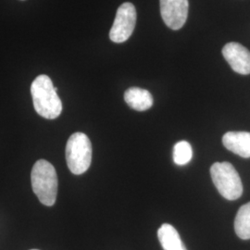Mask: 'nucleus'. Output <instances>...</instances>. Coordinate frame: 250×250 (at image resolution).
<instances>
[{
  "mask_svg": "<svg viewBox=\"0 0 250 250\" xmlns=\"http://www.w3.org/2000/svg\"><path fill=\"white\" fill-rule=\"evenodd\" d=\"M33 191L43 205L51 207L58 196V175L53 165L45 160L36 161L31 172Z\"/></svg>",
  "mask_w": 250,
  "mask_h": 250,
  "instance_id": "2",
  "label": "nucleus"
},
{
  "mask_svg": "<svg viewBox=\"0 0 250 250\" xmlns=\"http://www.w3.org/2000/svg\"><path fill=\"white\" fill-rule=\"evenodd\" d=\"M125 100L127 105L137 111H145L153 106V97L147 90L139 87H131L125 93Z\"/></svg>",
  "mask_w": 250,
  "mask_h": 250,
  "instance_id": "9",
  "label": "nucleus"
},
{
  "mask_svg": "<svg viewBox=\"0 0 250 250\" xmlns=\"http://www.w3.org/2000/svg\"><path fill=\"white\" fill-rule=\"evenodd\" d=\"M158 237L164 250H188L177 230L171 224H162L158 230Z\"/></svg>",
  "mask_w": 250,
  "mask_h": 250,
  "instance_id": "10",
  "label": "nucleus"
},
{
  "mask_svg": "<svg viewBox=\"0 0 250 250\" xmlns=\"http://www.w3.org/2000/svg\"><path fill=\"white\" fill-rule=\"evenodd\" d=\"M223 55L232 70L239 74H250V51L239 43L231 42L224 45Z\"/></svg>",
  "mask_w": 250,
  "mask_h": 250,
  "instance_id": "7",
  "label": "nucleus"
},
{
  "mask_svg": "<svg viewBox=\"0 0 250 250\" xmlns=\"http://www.w3.org/2000/svg\"><path fill=\"white\" fill-rule=\"evenodd\" d=\"M193 150L191 145L187 141H180L173 147V161L175 164L183 166L192 160Z\"/></svg>",
  "mask_w": 250,
  "mask_h": 250,
  "instance_id": "12",
  "label": "nucleus"
},
{
  "mask_svg": "<svg viewBox=\"0 0 250 250\" xmlns=\"http://www.w3.org/2000/svg\"><path fill=\"white\" fill-rule=\"evenodd\" d=\"M66 161L73 174L80 175L89 169L92 161V144L86 134H72L66 145Z\"/></svg>",
  "mask_w": 250,
  "mask_h": 250,
  "instance_id": "3",
  "label": "nucleus"
},
{
  "mask_svg": "<svg viewBox=\"0 0 250 250\" xmlns=\"http://www.w3.org/2000/svg\"><path fill=\"white\" fill-rule=\"evenodd\" d=\"M234 231L243 240L250 239V202L239 208L234 220Z\"/></svg>",
  "mask_w": 250,
  "mask_h": 250,
  "instance_id": "11",
  "label": "nucleus"
},
{
  "mask_svg": "<svg viewBox=\"0 0 250 250\" xmlns=\"http://www.w3.org/2000/svg\"><path fill=\"white\" fill-rule=\"evenodd\" d=\"M224 146L242 158H250V133L228 132L223 136Z\"/></svg>",
  "mask_w": 250,
  "mask_h": 250,
  "instance_id": "8",
  "label": "nucleus"
},
{
  "mask_svg": "<svg viewBox=\"0 0 250 250\" xmlns=\"http://www.w3.org/2000/svg\"></svg>",
  "mask_w": 250,
  "mask_h": 250,
  "instance_id": "13",
  "label": "nucleus"
},
{
  "mask_svg": "<svg viewBox=\"0 0 250 250\" xmlns=\"http://www.w3.org/2000/svg\"><path fill=\"white\" fill-rule=\"evenodd\" d=\"M210 175L219 193L227 200H236L243 194V185L238 172L229 162H215Z\"/></svg>",
  "mask_w": 250,
  "mask_h": 250,
  "instance_id": "4",
  "label": "nucleus"
},
{
  "mask_svg": "<svg viewBox=\"0 0 250 250\" xmlns=\"http://www.w3.org/2000/svg\"><path fill=\"white\" fill-rule=\"evenodd\" d=\"M54 86L51 79L41 74L37 76L31 85V95L36 112L47 120H54L62 111V103Z\"/></svg>",
  "mask_w": 250,
  "mask_h": 250,
  "instance_id": "1",
  "label": "nucleus"
},
{
  "mask_svg": "<svg viewBox=\"0 0 250 250\" xmlns=\"http://www.w3.org/2000/svg\"><path fill=\"white\" fill-rule=\"evenodd\" d=\"M161 13L165 24L172 30L185 25L188 16V0H160Z\"/></svg>",
  "mask_w": 250,
  "mask_h": 250,
  "instance_id": "6",
  "label": "nucleus"
},
{
  "mask_svg": "<svg viewBox=\"0 0 250 250\" xmlns=\"http://www.w3.org/2000/svg\"><path fill=\"white\" fill-rule=\"evenodd\" d=\"M135 23V7L129 2L122 4L117 10L116 17L109 32L110 40L117 44L127 41L134 32Z\"/></svg>",
  "mask_w": 250,
  "mask_h": 250,
  "instance_id": "5",
  "label": "nucleus"
}]
</instances>
